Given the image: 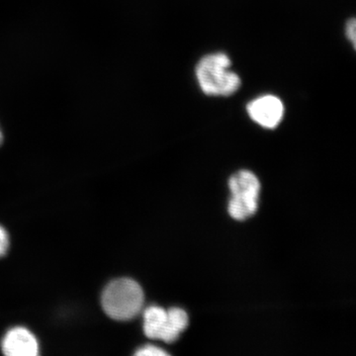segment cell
Listing matches in <instances>:
<instances>
[{"mask_svg":"<svg viewBox=\"0 0 356 356\" xmlns=\"http://www.w3.org/2000/svg\"><path fill=\"white\" fill-rule=\"evenodd\" d=\"M9 248V236L6 229L0 226V257L6 254Z\"/></svg>","mask_w":356,"mask_h":356,"instance_id":"8","label":"cell"},{"mask_svg":"<svg viewBox=\"0 0 356 356\" xmlns=\"http://www.w3.org/2000/svg\"><path fill=\"white\" fill-rule=\"evenodd\" d=\"M103 310L110 318L129 321L137 317L144 305V292L139 283L129 278L110 282L103 291Z\"/></svg>","mask_w":356,"mask_h":356,"instance_id":"2","label":"cell"},{"mask_svg":"<svg viewBox=\"0 0 356 356\" xmlns=\"http://www.w3.org/2000/svg\"><path fill=\"white\" fill-rule=\"evenodd\" d=\"M138 356H165L168 355L166 351L161 350V348H156L154 346H146L140 348L139 350L136 353Z\"/></svg>","mask_w":356,"mask_h":356,"instance_id":"7","label":"cell"},{"mask_svg":"<svg viewBox=\"0 0 356 356\" xmlns=\"http://www.w3.org/2000/svg\"><path fill=\"white\" fill-rule=\"evenodd\" d=\"M2 142H3V134H2L1 129H0V146H1Z\"/></svg>","mask_w":356,"mask_h":356,"instance_id":"10","label":"cell"},{"mask_svg":"<svg viewBox=\"0 0 356 356\" xmlns=\"http://www.w3.org/2000/svg\"><path fill=\"white\" fill-rule=\"evenodd\" d=\"M229 186L232 192L229 203L231 217L238 221L252 217L259 207V180L254 173L241 170L231 177Z\"/></svg>","mask_w":356,"mask_h":356,"instance_id":"4","label":"cell"},{"mask_svg":"<svg viewBox=\"0 0 356 356\" xmlns=\"http://www.w3.org/2000/svg\"><path fill=\"white\" fill-rule=\"evenodd\" d=\"M248 113L261 127L274 129L280 125L284 116V105L280 98L264 95L248 103Z\"/></svg>","mask_w":356,"mask_h":356,"instance_id":"5","label":"cell"},{"mask_svg":"<svg viewBox=\"0 0 356 356\" xmlns=\"http://www.w3.org/2000/svg\"><path fill=\"white\" fill-rule=\"evenodd\" d=\"M2 351L7 356H36L39 343L31 332L23 327H13L6 332L1 343Z\"/></svg>","mask_w":356,"mask_h":356,"instance_id":"6","label":"cell"},{"mask_svg":"<svg viewBox=\"0 0 356 356\" xmlns=\"http://www.w3.org/2000/svg\"><path fill=\"white\" fill-rule=\"evenodd\" d=\"M188 325V316L180 308L165 310L152 306L144 312V332L149 339L175 343Z\"/></svg>","mask_w":356,"mask_h":356,"instance_id":"3","label":"cell"},{"mask_svg":"<svg viewBox=\"0 0 356 356\" xmlns=\"http://www.w3.org/2000/svg\"><path fill=\"white\" fill-rule=\"evenodd\" d=\"M356 22L355 18H351L346 24V37L350 40L351 44H353V48L356 46Z\"/></svg>","mask_w":356,"mask_h":356,"instance_id":"9","label":"cell"},{"mask_svg":"<svg viewBox=\"0 0 356 356\" xmlns=\"http://www.w3.org/2000/svg\"><path fill=\"white\" fill-rule=\"evenodd\" d=\"M232 63L222 53L205 56L196 67V76L205 95L229 96L240 88L241 79L229 70Z\"/></svg>","mask_w":356,"mask_h":356,"instance_id":"1","label":"cell"}]
</instances>
